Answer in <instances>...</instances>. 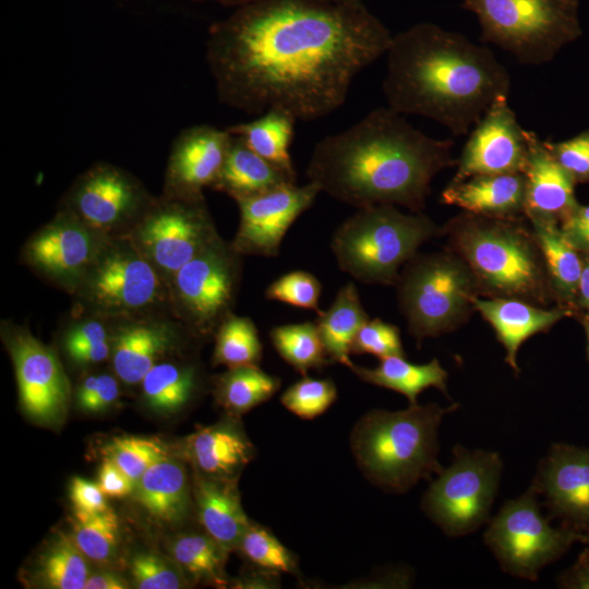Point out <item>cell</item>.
<instances>
[{
	"instance_id": "obj_1",
	"label": "cell",
	"mask_w": 589,
	"mask_h": 589,
	"mask_svg": "<svg viewBox=\"0 0 589 589\" xmlns=\"http://www.w3.org/2000/svg\"><path fill=\"white\" fill-rule=\"evenodd\" d=\"M392 38L363 2L254 0L212 26L206 61L228 107L314 120L345 103Z\"/></svg>"
},
{
	"instance_id": "obj_2",
	"label": "cell",
	"mask_w": 589,
	"mask_h": 589,
	"mask_svg": "<svg viewBox=\"0 0 589 589\" xmlns=\"http://www.w3.org/2000/svg\"><path fill=\"white\" fill-rule=\"evenodd\" d=\"M454 142L431 137L392 108H376L356 124L321 140L306 168L321 192L358 209L426 204L433 178L457 163Z\"/></svg>"
},
{
	"instance_id": "obj_3",
	"label": "cell",
	"mask_w": 589,
	"mask_h": 589,
	"mask_svg": "<svg viewBox=\"0 0 589 589\" xmlns=\"http://www.w3.org/2000/svg\"><path fill=\"white\" fill-rule=\"evenodd\" d=\"M383 92L389 108L468 135L510 91V75L492 50L457 32L423 22L393 36Z\"/></svg>"
},
{
	"instance_id": "obj_4",
	"label": "cell",
	"mask_w": 589,
	"mask_h": 589,
	"mask_svg": "<svg viewBox=\"0 0 589 589\" xmlns=\"http://www.w3.org/2000/svg\"><path fill=\"white\" fill-rule=\"evenodd\" d=\"M525 216L459 214L442 228L448 249L471 269L479 296L514 298L549 308L556 302L541 249Z\"/></svg>"
},
{
	"instance_id": "obj_5",
	"label": "cell",
	"mask_w": 589,
	"mask_h": 589,
	"mask_svg": "<svg viewBox=\"0 0 589 589\" xmlns=\"http://www.w3.org/2000/svg\"><path fill=\"white\" fill-rule=\"evenodd\" d=\"M409 405L405 410L373 409L354 424L350 445L356 462L373 484L394 493L430 480L443 467L437 432L446 413L458 408Z\"/></svg>"
},
{
	"instance_id": "obj_6",
	"label": "cell",
	"mask_w": 589,
	"mask_h": 589,
	"mask_svg": "<svg viewBox=\"0 0 589 589\" xmlns=\"http://www.w3.org/2000/svg\"><path fill=\"white\" fill-rule=\"evenodd\" d=\"M443 233L423 213L405 214L394 205L358 209L335 231L330 249L339 268L364 284L395 286L400 267L419 248Z\"/></svg>"
},
{
	"instance_id": "obj_7",
	"label": "cell",
	"mask_w": 589,
	"mask_h": 589,
	"mask_svg": "<svg viewBox=\"0 0 589 589\" xmlns=\"http://www.w3.org/2000/svg\"><path fill=\"white\" fill-rule=\"evenodd\" d=\"M481 28L480 40L520 63L541 65L581 36L579 0H462Z\"/></svg>"
},
{
	"instance_id": "obj_8",
	"label": "cell",
	"mask_w": 589,
	"mask_h": 589,
	"mask_svg": "<svg viewBox=\"0 0 589 589\" xmlns=\"http://www.w3.org/2000/svg\"><path fill=\"white\" fill-rule=\"evenodd\" d=\"M395 286L399 309L418 344L459 327L479 297L471 269L449 249L413 256Z\"/></svg>"
},
{
	"instance_id": "obj_9",
	"label": "cell",
	"mask_w": 589,
	"mask_h": 589,
	"mask_svg": "<svg viewBox=\"0 0 589 589\" xmlns=\"http://www.w3.org/2000/svg\"><path fill=\"white\" fill-rule=\"evenodd\" d=\"M74 296L77 310L115 321L170 312L167 280L127 236L108 239Z\"/></svg>"
},
{
	"instance_id": "obj_10",
	"label": "cell",
	"mask_w": 589,
	"mask_h": 589,
	"mask_svg": "<svg viewBox=\"0 0 589 589\" xmlns=\"http://www.w3.org/2000/svg\"><path fill=\"white\" fill-rule=\"evenodd\" d=\"M241 277L242 255L220 237L170 278V314L194 339L214 337L233 313Z\"/></svg>"
},
{
	"instance_id": "obj_11",
	"label": "cell",
	"mask_w": 589,
	"mask_h": 589,
	"mask_svg": "<svg viewBox=\"0 0 589 589\" xmlns=\"http://www.w3.org/2000/svg\"><path fill=\"white\" fill-rule=\"evenodd\" d=\"M502 468L496 452L456 446L450 465L423 495L425 514L448 537L474 532L489 521Z\"/></svg>"
},
{
	"instance_id": "obj_12",
	"label": "cell",
	"mask_w": 589,
	"mask_h": 589,
	"mask_svg": "<svg viewBox=\"0 0 589 589\" xmlns=\"http://www.w3.org/2000/svg\"><path fill=\"white\" fill-rule=\"evenodd\" d=\"M127 236L169 285L184 264L220 238L205 196H155Z\"/></svg>"
},
{
	"instance_id": "obj_13",
	"label": "cell",
	"mask_w": 589,
	"mask_h": 589,
	"mask_svg": "<svg viewBox=\"0 0 589 589\" xmlns=\"http://www.w3.org/2000/svg\"><path fill=\"white\" fill-rule=\"evenodd\" d=\"M483 539L505 573L536 580L544 566L582 537L570 529L553 528L541 514L538 494L530 486L504 503L489 521Z\"/></svg>"
},
{
	"instance_id": "obj_14",
	"label": "cell",
	"mask_w": 589,
	"mask_h": 589,
	"mask_svg": "<svg viewBox=\"0 0 589 589\" xmlns=\"http://www.w3.org/2000/svg\"><path fill=\"white\" fill-rule=\"evenodd\" d=\"M144 183L128 170L95 163L76 177L58 209L107 237L124 236L154 201Z\"/></svg>"
},
{
	"instance_id": "obj_15",
	"label": "cell",
	"mask_w": 589,
	"mask_h": 589,
	"mask_svg": "<svg viewBox=\"0 0 589 589\" xmlns=\"http://www.w3.org/2000/svg\"><path fill=\"white\" fill-rule=\"evenodd\" d=\"M2 339L15 371L24 412L41 424H57L68 412L71 386L53 349L25 327L2 322Z\"/></svg>"
},
{
	"instance_id": "obj_16",
	"label": "cell",
	"mask_w": 589,
	"mask_h": 589,
	"mask_svg": "<svg viewBox=\"0 0 589 589\" xmlns=\"http://www.w3.org/2000/svg\"><path fill=\"white\" fill-rule=\"evenodd\" d=\"M109 238L58 209L25 242L22 260L40 277L74 294Z\"/></svg>"
},
{
	"instance_id": "obj_17",
	"label": "cell",
	"mask_w": 589,
	"mask_h": 589,
	"mask_svg": "<svg viewBox=\"0 0 589 589\" xmlns=\"http://www.w3.org/2000/svg\"><path fill=\"white\" fill-rule=\"evenodd\" d=\"M530 131L518 122L508 96L496 99L472 128L452 182L481 175L524 173Z\"/></svg>"
},
{
	"instance_id": "obj_18",
	"label": "cell",
	"mask_w": 589,
	"mask_h": 589,
	"mask_svg": "<svg viewBox=\"0 0 589 589\" xmlns=\"http://www.w3.org/2000/svg\"><path fill=\"white\" fill-rule=\"evenodd\" d=\"M321 193L316 184L288 183L237 201L240 220L230 242L242 256L276 257L288 229Z\"/></svg>"
},
{
	"instance_id": "obj_19",
	"label": "cell",
	"mask_w": 589,
	"mask_h": 589,
	"mask_svg": "<svg viewBox=\"0 0 589 589\" xmlns=\"http://www.w3.org/2000/svg\"><path fill=\"white\" fill-rule=\"evenodd\" d=\"M231 142L227 128L196 124L181 130L169 152L161 194L203 197V190L217 180Z\"/></svg>"
},
{
	"instance_id": "obj_20",
	"label": "cell",
	"mask_w": 589,
	"mask_h": 589,
	"mask_svg": "<svg viewBox=\"0 0 589 589\" xmlns=\"http://www.w3.org/2000/svg\"><path fill=\"white\" fill-rule=\"evenodd\" d=\"M185 337L193 338L171 314L119 321L110 358L113 373L127 385L140 384L156 363L181 346Z\"/></svg>"
},
{
	"instance_id": "obj_21",
	"label": "cell",
	"mask_w": 589,
	"mask_h": 589,
	"mask_svg": "<svg viewBox=\"0 0 589 589\" xmlns=\"http://www.w3.org/2000/svg\"><path fill=\"white\" fill-rule=\"evenodd\" d=\"M531 488L553 515L589 528V449L554 444L540 461Z\"/></svg>"
},
{
	"instance_id": "obj_22",
	"label": "cell",
	"mask_w": 589,
	"mask_h": 589,
	"mask_svg": "<svg viewBox=\"0 0 589 589\" xmlns=\"http://www.w3.org/2000/svg\"><path fill=\"white\" fill-rule=\"evenodd\" d=\"M524 176V215L527 219H550L561 224L579 205L575 195L576 183L555 160L544 141L533 132H530Z\"/></svg>"
},
{
	"instance_id": "obj_23",
	"label": "cell",
	"mask_w": 589,
	"mask_h": 589,
	"mask_svg": "<svg viewBox=\"0 0 589 589\" xmlns=\"http://www.w3.org/2000/svg\"><path fill=\"white\" fill-rule=\"evenodd\" d=\"M473 308L493 327L498 341L503 345L505 361L519 373L517 352L529 337L548 332L564 317L575 315L574 311L556 305L544 308L514 298H479Z\"/></svg>"
},
{
	"instance_id": "obj_24",
	"label": "cell",
	"mask_w": 589,
	"mask_h": 589,
	"mask_svg": "<svg viewBox=\"0 0 589 589\" xmlns=\"http://www.w3.org/2000/svg\"><path fill=\"white\" fill-rule=\"evenodd\" d=\"M526 179L524 173L481 175L449 182L441 202L467 213L486 217L525 216Z\"/></svg>"
},
{
	"instance_id": "obj_25",
	"label": "cell",
	"mask_w": 589,
	"mask_h": 589,
	"mask_svg": "<svg viewBox=\"0 0 589 589\" xmlns=\"http://www.w3.org/2000/svg\"><path fill=\"white\" fill-rule=\"evenodd\" d=\"M194 497L199 521L206 534L225 552L237 550L251 524L241 504L237 478H212L199 473Z\"/></svg>"
},
{
	"instance_id": "obj_26",
	"label": "cell",
	"mask_w": 589,
	"mask_h": 589,
	"mask_svg": "<svg viewBox=\"0 0 589 589\" xmlns=\"http://www.w3.org/2000/svg\"><path fill=\"white\" fill-rule=\"evenodd\" d=\"M187 452L200 474L223 479L237 478L255 455L253 444L233 422L197 429L187 440Z\"/></svg>"
},
{
	"instance_id": "obj_27",
	"label": "cell",
	"mask_w": 589,
	"mask_h": 589,
	"mask_svg": "<svg viewBox=\"0 0 589 589\" xmlns=\"http://www.w3.org/2000/svg\"><path fill=\"white\" fill-rule=\"evenodd\" d=\"M296 181L297 175L264 159L232 135L225 164L211 189L237 202Z\"/></svg>"
},
{
	"instance_id": "obj_28",
	"label": "cell",
	"mask_w": 589,
	"mask_h": 589,
	"mask_svg": "<svg viewBox=\"0 0 589 589\" xmlns=\"http://www.w3.org/2000/svg\"><path fill=\"white\" fill-rule=\"evenodd\" d=\"M135 502L153 518L176 524L189 512L190 489L185 468L170 457L148 468L135 482Z\"/></svg>"
},
{
	"instance_id": "obj_29",
	"label": "cell",
	"mask_w": 589,
	"mask_h": 589,
	"mask_svg": "<svg viewBox=\"0 0 589 589\" xmlns=\"http://www.w3.org/2000/svg\"><path fill=\"white\" fill-rule=\"evenodd\" d=\"M527 220L541 249L557 305L566 306L573 310L575 315L578 314L577 294L582 253L566 240L557 221L541 218Z\"/></svg>"
},
{
	"instance_id": "obj_30",
	"label": "cell",
	"mask_w": 589,
	"mask_h": 589,
	"mask_svg": "<svg viewBox=\"0 0 589 589\" xmlns=\"http://www.w3.org/2000/svg\"><path fill=\"white\" fill-rule=\"evenodd\" d=\"M363 382L402 394L409 405L418 404V396L429 387H435L447 396L448 374L437 359L424 364H414L404 356L380 359L375 368L351 363L348 366Z\"/></svg>"
},
{
	"instance_id": "obj_31",
	"label": "cell",
	"mask_w": 589,
	"mask_h": 589,
	"mask_svg": "<svg viewBox=\"0 0 589 589\" xmlns=\"http://www.w3.org/2000/svg\"><path fill=\"white\" fill-rule=\"evenodd\" d=\"M369 320L353 283L344 285L326 311L317 315V325L332 362L349 366L351 344L359 328Z\"/></svg>"
},
{
	"instance_id": "obj_32",
	"label": "cell",
	"mask_w": 589,
	"mask_h": 589,
	"mask_svg": "<svg viewBox=\"0 0 589 589\" xmlns=\"http://www.w3.org/2000/svg\"><path fill=\"white\" fill-rule=\"evenodd\" d=\"M296 121L286 110L271 109L254 120L230 125L227 130L264 159L297 175L289 152Z\"/></svg>"
},
{
	"instance_id": "obj_33",
	"label": "cell",
	"mask_w": 589,
	"mask_h": 589,
	"mask_svg": "<svg viewBox=\"0 0 589 589\" xmlns=\"http://www.w3.org/2000/svg\"><path fill=\"white\" fill-rule=\"evenodd\" d=\"M200 382V370L195 364L159 361L140 384L143 400L149 409L159 413H172L192 400Z\"/></svg>"
},
{
	"instance_id": "obj_34",
	"label": "cell",
	"mask_w": 589,
	"mask_h": 589,
	"mask_svg": "<svg viewBox=\"0 0 589 589\" xmlns=\"http://www.w3.org/2000/svg\"><path fill=\"white\" fill-rule=\"evenodd\" d=\"M279 377L259 365L228 369L214 380L217 404L231 417H239L269 400L280 388Z\"/></svg>"
},
{
	"instance_id": "obj_35",
	"label": "cell",
	"mask_w": 589,
	"mask_h": 589,
	"mask_svg": "<svg viewBox=\"0 0 589 589\" xmlns=\"http://www.w3.org/2000/svg\"><path fill=\"white\" fill-rule=\"evenodd\" d=\"M118 322L76 310L61 335L64 354L77 366L99 364L111 358Z\"/></svg>"
},
{
	"instance_id": "obj_36",
	"label": "cell",
	"mask_w": 589,
	"mask_h": 589,
	"mask_svg": "<svg viewBox=\"0 0 589 589\" xmlns=\"http://www.w3.org/2000/svg\"><path fill=\"white\" fill-rule=\"evenodd\" d=\"M271 341L278 354L297 372L305 376L333 363L325 350L314 322L275 326L269 332Z\"/></svg>"
},
{
	"instance_id": "obj_37",
	"label": "cell",
	"mask_w": 589,
	"mask_h": 589,
	"mask_svg": "<svg viewBox=\"0 0 589 589\" xmlns=\"http://www.w3.org/2000/svg\"><path fill=\"white\" fill-rule=\"evenodd\" d=\"M214 338L213 365L232 369L260 363L263 345L250 317L229 314L218 326Z\"/></svg>"
},
{
	"instance_id": "obj_38",
	"label": "cell",
	"mask_w": 589,
	"mask_h": 589,
	"mask_svg": "<svg viewBox=\"0 0 589 589\" xmlns=\"http://www.w3.org/2000/svg\"><path fill=\"white\" fill-rule=\"evenodd\" d=\"M171 554L193 580L220 587L227 584L224 564L228 553L208 534L188 533L177 537L171 543Z\"/></svg>"
},
{
	"instance_id": "obj_39",
	"label": "cell",
	"mask_w": 589,
	"mask_h": 589,
	"mask_svg": "<svg viewBox=\"0 0 589 589\" xmlns=\"http://www.w3.org/2000/svg\"><path fill=\"white\" fill-rule=\"evenodd\" d=\"M85 555L68 537L60 536L40 555L37 577L53 589H84L88 578Z\"/></svg>"
},
{
	"instance_id": "obj_40",
	"label": "cell",
	"mask_w": 589,
	"mask_h": 589,
	"mask_svg": "<svg viewBox=\"0 0 589 589\" xmlns=\"http://www.w3.org/2000/svg\"><path fill=\"white\" fill-rule=\"evenodd\" d=\"M73 541L81 552L95 562L113 555L119 541V519L110 508L99 513L74 512Z\"/></svg>"
},
{
	"instance_id": "obj_41",
	"label": "cell",
	"mask_w": 589,
	"mask_h": 589,
	"mask_svg": "<svg viewBox=\"0 0 589 589\" xmlns=\"http://www.w3.org/2000/svg\"><path fill=\"white\" fill-rule=\"evenodd\" d=\"M257 570L280 575L298 573L294 554L266 527L251 522L237 548Z\"/></svg>"
},
{
	"instance_id": "obj_42",
	"label": "cell",
	"mask_w": 589,
	"mask_h": 589,
	"mask_svg": "<svg viewBox=\"0 0 589 589\" xmlns=\"http://www.w3.org/2000/svg\"><path fill=\"white\" fill-rule=\"evenodd\" d=\"M103 453L105 458L116 464L134 482L153 465L170 457L169 449L161 440L136 435L111 438Z\"/></svg>"
},
{
	"instance_id": "obj_43",
	"label": "cell",
	"mask_w": 589,
	"mask_h": 589,
	"mask_svg": "<svg viewBox=\"0 0 589 589\" xmlns=\"http://www.w3.org/2000/svg\"><path fill=\"white\" fill-rule=\"evenodd\" d=\"M337 387L330 378H303L290 385L280 396L281 405L303 420L323 414L337 399Z\"/></svg>"
},
{
	"instance_id": "obj_44",
	"label": "cell",
	"mask_w": 589,
	"mask_h": 589,
	"mask_svg": "<svg viewBox=\"0 0 589 589\" xmlns=\"http://www.w3.org/2000/svg\"><path fill=\"white\" fill-rule=\"evenodd\" d=\"M322 293L321 281L305 271H293L275 279L265 290V298L292 306L313 310L321 314L318 300Z\"/></svg>"
},
{
	"instance_id": "obj_45",
	"label": "cell",
	"mask_w": 589,
	"mask_h": 589,
	"mask_svg": "<svg viewBox=\"0 0 589 589\" xmlns=\"http://www.w3.org/2000/svg\"><path fill=\"white\" fill-rule=\"evenodd\" d=\"M351 353H369L378 359L404 356L399 328L381 318H369L357 332L351 344Z\"/></svg>"
},
{
	"instance_id": "obj_46",
	"label": "cell",
	"mask_w": 589,
	"mask_h": 589,
	"mask_svg": "<svg viewBox=\"0 0 589 589\" xmlns=\"http://www.w3.org/2000/svg\"><path fill=\"white\" fill-rule=\"evenodd\" d=\"M544 144L575 183H589V129L568 140Z\"/></svg>"
},
{
	"instance_id": "obj_47",
	"label": "cell",
	"mask_w": 589,
	"mask_h": 589,
	"mask_svg": "<svg viewBox=\"0 0 589 589\" xmlns=\"http://www.w3.org/2000/svg\"><path fill=\"white\" fill-rule=\"evenodd\" d=\"M131 573L140 589H178L183 586L179 573L153 553H139L132 558Z\"/></svg>"
},
{
	"instance_id": "obj_48",
	"label": "cell",
	"mask_w": 589,
	"mask_h": 589,
	"mask_svg": "<svg viewBox=\"0 0 589 589\" xmlns=\"http://www.w3.org/2000/svg\"><path fill=\"white\" fill-rule=\"evenodd\" d=\"M118 376L109 373H96L84 377L75 390V399L81 410L99 412L108 409L119 398Z\"/></svg>"
},
{
	"instance_id": "obj_49",
	"label": "cell",
	"mask_w": 589,
	"mask_h": 589,
	"mask_svg": "<svg viewBox=\"0 0 589 589\" xmlns=\"http://www.w3.org/2000/svg\"><path fill=\"white\" fill-rule=\"evenodd\" d=\"M105 494L98 483L74 477L70 485V498L74 512L99 513L108 509Z\"/></svg>"
},
{
	"instance_id": "obj_50",
	"label": "cell",
	"mask_w": 589,
	"mask_h": 589,
	"mask_svg": "<svg viewBox=\"0 0 589 589\" xmlns=\"http://www.w3.org/2000/svg\"><path fill=\"white\" fill-rule=\"evenodd\" d=\"M566 240L580 253L589 252V205H578L560 224Z\"/></svg>"
},
{
	"instance_id": "obj_51",
	"label": "cell",
	"mask_w": 589,
	"mask_h": 589,
	"mask_svg": "<svg viewBox=\"0 0 589 589\" xmlns=\"http://www.w3.org/2000/svg\"><path fill=\"white\" fill-rule=\"evenodd\" d=\"M98 485L106 496L120 498L134 491L135 482L116 464L105 458L98 472Z\"/></svg>"
},
{
	"instance_id": "obj_52",
	"label": "cell",
	"mask_w": 589,
	"mask_h": 589,
	"mask_svg": "<svg viewBox=\"0 0 589 589\" xmlns=\"http://www.w3.org/2000/svg\"><path fill=\"white\" fill-rule=\"evenodd\" d=\"M128 582L119 575L100 572L88 576L84 589H125Z\"/></svg>"
},
{
	"instance_id": "obj_53",
	"label": "cell",
	"mask_w": 589,
	"mask_h": 589,
	"mask_svg": "<svg viewBox=\"0 0 589 589\" xmlns=\"http://www.w3.org/2000/svg\"><path fill=\"white\" fill-rule=\"evenodd\" d=\"M564 584L572 588L589 589V553L580 557Z\"/></svg>"
},
{
	"instance_id": "obj_54",
	"label": "cell",
	"mask_w": 589,
	"mask_h": 589,
	"mask_svg": "<svg viewBox=\"0 0 589 589\" xmlns=\"http://www.w3.org/2000/svg\"><path fill=\"white\" fill-rule=\"evenodd\" d=\"M577 306L589 313V252L582 253V268L578 284Z\"/></svg>"
},
{
	"instance_id": "obj_55",
	"label": "cell",
	"mask_w": 589,
	"mask_h": 589,
	"mask_svg": "<svg viewBox=\"0 0 589 589\" xmlns=\"http://www.w3.org/2000/svg\"><path fill=\"white\" fill-rule=\"evenodd\" d=\"M581 322L587 335V357L589 360V313L584 312L581 316Z\"/></svg>"
},
{
	"instance_id": "obj_56",
	"label": "cell",
	"mask_w": 589,
	"mask_h": 589,
	"mask_svg": "<svg viewBox=\"0 0 589 589\" xmlns=\"http://www.w3.org/2000/svg\"><path fill=\"white\" fill-rule=\"evenodd\" d=\"M213 1H217V2H220L223 4H228V5H243L245 3H249L251 1H254V0H213Z\"/></svg>"
},
{
	"instance_id": "obj_57",
	"label": "cell",
	"mask_w": 589,
	"mask_h": 589,
	"mask_svg": "<svg viewBox=\"0 0 589 589\" xmlns=\"http://www.w3.org/2000/svg\"><path fill=\"white\" fill-rule=\"evenodd\" d=\"M335 2H363V0H328Z\"/></svg>"
},
{
	"instance_id": "obj_58",
	"label": "cell",
	"mask_w": 589,
	"mask_h": 589,
	"mask_svg": "<svg viewBox=\"0 0 589 589\" xmlns=\"http://www.w3.org/2000/svg\"><path fill=\"white\" fill-rule=\"evenodd\" d=\"M588 540H589V536H588Z\"/></svg>"
}]
</instances>
